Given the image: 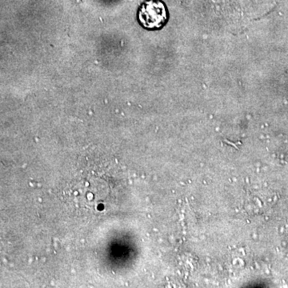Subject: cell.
I'll return each instance as SVG.
<instances>
[{"mask_svg": "<svg viewBox=\"0 0 288 288\" xmlns=\"http://www.w3.org/2000/svg\"><path fill=\"white\" fill-rule=\"evenodd\" d=\"M120 164L113 161L78 162L77 171L64 189L63 195L70 205L84 213H100L111 205L119 186Z\"/></svg>", "mask_w": 288, "mask_h": 288, "instance_id": "cell-1", "label": "cell"}, {"mask_svg": "<svg viewBox=\"0 0 288 288\" xmlns=\"http://www.w3.org/2000/svg\"><path fill=\"white\" fill-rule=\"evenodd\" d=\"M167 18L166 6L159 0L146 1L139 10V22L144 28L148 30L161 28L166 23Z\"/></svg>", "mask_w": 288, "mask_h": 288, "instance_id": "cell-2", "label": "cell"}]
</instances>
